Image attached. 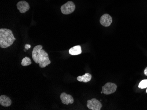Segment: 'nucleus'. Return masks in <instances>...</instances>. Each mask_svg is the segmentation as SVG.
I'll list each match as a JSON object with an SVG mask.
<instances>
[{"mask_svg":"<svg viewBox=\"0 0 147 110\" xmlns=\"http://www.w3.org/2000/svg\"><path fill=\"white\" fill-rule=\"evenodd\" d=\"M87 106L91 110H100L102 107V103L96 98H92L87 101Z\"/></svg>","mask_w":147,"mask_h":110,"instance_id":"nucleus-5","label":"nucleus"},{"mask_svg":"<svg viewBox=\"0 0 147 110\" xmlns=\"http://www.w3.org/2000/svg\"><path fill=\"white\" fill-rule=\"evenodd\" d=\"M11 101L9 97L5 95L0 96V105L5 107H9L11 105Z\"/></svg>","mask_w":147,"mask_h":110,"instance_id":"nucleus-9","label":"nucleus"},{"mask_svg":"<svg viewBox=\"0 0 147 110\" xmlns=\"http://www.w3.org/2000/svg\"><path fill=\"white\" fill-rule=\"evenodd\" d=\"M42 48V45H37L32 52L33 61L36 64H38L41 68H45L51 63L48 54Z\"/></svg>","mask_w":147,"mask_h":110,"instance_id":"nucleus-1","label":"nucleus"},{"mask_svg":"<svg viewBox=\"0 0 147 110\" xmlns=\"http://www.w3.org/2000/svg\"><path fill=\"white\" fill-rule=\"evenodd\" d=\"M16 40L12 31L8 29H0V47L6 48L11 46Z\"/></svg>","mask_w":147,"mask_h":110,"instance_id":"nucleus-2","label":"nucleus"},{"mask_svg":"<svg viewBox=\"0 0 147 110\" xmlns=\"http://www.w3.org/2000/svg\"><path fill=\"white\" fill-rule=\"evenodd\" d=\"M17 8L21 13H24L29 10L30 5L26 1H22L17 3Z\"/></svg>","mask_w":147,"mask_h":110,"instance_id":"nucleus-7","label":"nucleus"},{"mask_svg":"<svg viewBox=\"0 0 147 110\" xmlns=\"http://www.w3.org/2000/svg\"><path fill=\"white\" fill-rule=\"evenodd\" d=\"M117 88V85L114 83H107L102 87V92L105 95H109L115 92Z\"/></svg>","mask_w":147,"mask_h":110,"instance_id":"nucleus-4","label":"nucleus"},{"mask_svg":"<svg viewBox=\"0 0 147 110\" xmlns=\"http://www.w3.org/2000/svg\"><path fill=\"white\" fill-rule=\"evenodd\" d=\"M31 63L32 62H31L30 58L28 57H25L22 59L21 65L23 66H28L31 65Z\"/></svg>","mask_w":147,"mask_h":110,"instance_id":"nucleus-12","label":"nucleus"},{"mask_svg":"<svg viewBox=\"0 0 147 110\" xmlns=\"http://www.w3.org/2000/svg\"><path fill=\"white\" fill-rule=\"evenodd\" d=\"M76 9V5L72 1H69L61 7V11L63 14L68 15L72 13Z\"/></svg>","mask_w":147,"mask_h":110,"instance_id":"nucleus-3","label":"nucleus"},{"mask_svg":"<svg viewBox=\"0 0 147 110\" xmlns=\"http://www.w3.org/2000/svg\"><path fill=\"white\" fill-rule=\"evenodd\" d=\"M146 92L147 93V90H146Z\"/></svg>","mask_w":147,"mask_h":110,"instance_id":"nucleus-16","label":"nucleus"},{"mask_svg":"<svg viewBox=\"0 0 147 110\" xmlns=\"http://www.w3.org/2000/svg\"><path fill=\"white\" fill-rule=\"evenodd\" d=\"M138 87L142 89L146 88L147 87V79L142 80L139 84Z\"/></svg>","mask_w":147,"mask_h":110,"instance_id":"nucleus-13","label":"nucleus"},{"mask_svg":"<svg viewBox=\"0 0 147 110\" xmlns=\"http://www.w3.org/2000/svg\"><path fill=\"white\" fill-rule=\"evenodd\" d=\"M60 98L62 103L65 105H68L69 103L72 104L74 103L73 97L70 94H67L66 93H62L60 96Z\"/></svg>","mask_w":147,"mask_h":110,"instance_id":"nucleus-8","label":"nucleus"},{"mask_svg":"<svg viewBox=\"0 0 147 110\" xmlns=\"http://www.w3.org/2000/svg\"><path fill=\"white\" fill-rule=\"evenodd\" d=\"M82 52L81 47L80 45H77L70 48L69 50V53L72 55H80Z\"/></svg>","mask_w":147,"mask_h":110,"instance_id":"nucleus-10","label":"nucleus"},{"mask_svg":"<svg viewBox=\"0 0 147 110\" xmlns=\"http://www.w3.org/2000/svg\"><path fill=\"white\" fill-rule=\"evenodd\" d=\"M25 47L26 50H28L29 48L31 47V46L29 44H26Z\"/></svg>","mask_w":147,"mask_h":110,"instance_id":"nucleus-14","label":"nucleus"},{"mask_svg":"<svg viewBox=\"0 0 147 110\" xmlns=\"http://www.w3.org/2000/svg\"><path fill=\"white\" fill-rule=\"evenodd\" d=\"M92 79V75L89 73H86L82 76H79L77 78V79L79 82L88 83Z\"/></svg>","mask_w":147,"mask_h":110,"instance_id":"nucleus-11","label":"nucleus"},{"mask_svg":"<svg viewBox=\"0 0 147 110\" xmlns=\"http://www.w3.org/2000/svg\"><path fill=\"white\" fill-rule=\"evenodd\" d=\"M144 74L145 75L147 76V67H146L144 71Z\"/></svg>","mask_w":147,"mask_h":110,"instance_id":"nucleus-15","label":"nucleus"},{"mask_svg":"<svg viewBox=\"0 0 147 110\" xmlns=\"http://www.w3.org/2000/svg\"><path fill=\"white\" fill-rule=\"evenodd\" d=\"M100 22L104 27H109L112 22V17L108 14H105L100 18Z\"/></svg>","mask_w":147,"mask_h":110,"instance_id":"nucleus-6","label":"nucleus"}]
</instances>
